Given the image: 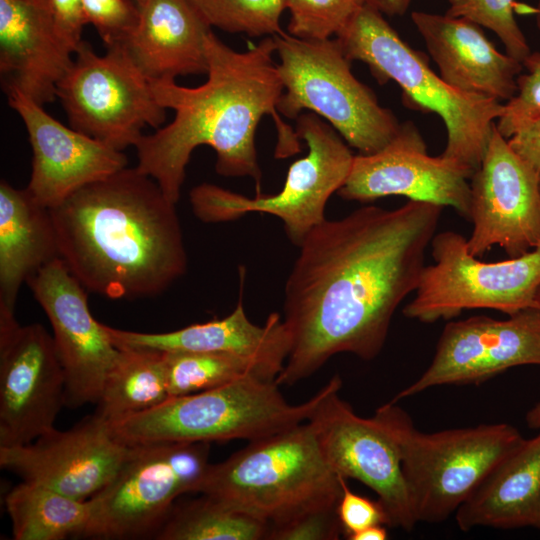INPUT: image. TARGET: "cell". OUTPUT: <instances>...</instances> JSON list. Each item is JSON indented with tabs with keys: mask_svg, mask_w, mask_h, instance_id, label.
<instances>
[{
	"mask_svg": "<svg viewBox=\"0 0 540 540\" xmlns=\"http://www.w3.org/2000/svg\"><path fill=\"white\" fill-rule=\"evenodd\" d=\"M443 208L364 206L308 234L285 283L291 350L279 386L312 376L336 354L372 360L381 352L395 311L419 285Z\"/></svg>",
	"mask_w": 540,
	"mask_h": 540,
	"instance_id": "cell-1",
	"label": "cell"
},
{
	"mask_svg": "<svg viewBox=\"0 0 540 540\" xmlns=\"http://www.w3.org/2000/svg\"><path fill=\"white\" fill-rule=\"evenodd\" d=\"M273 36L248 51L237 52L210 31L206 38L207 81L180 86L175 80L151 81L158 103L175 111L173 121L143 135L136 144L142 173L153 178L165 196L177 203L186 166L195 148L207 145L217 154L222 176L252 178L261 194L262 173L257 160L255 133L261 118L272 115L277 129L275 157L300 152V138L278 115L284 86L273 61Z\"/></svg>",
	"mask_w": 540,
	"mask_h": 540,
	"instance_id": "cell-2",
	"label": "cell"
},
{
	"mask_svg": "<svg viewBox=\"0 0 540 540\" xmlns=\"http://www.w3.org/2000/svg\"><path fill=\"white\" fill-rule=\"evenodd\" d=\"M49 211L59 256L87 292L155 297L187 270L175 203L137 167L92 182Z\"/></svg>",
	"mask_w": 540,
	"mask_h": 540,
	"instance_id": "cell-3",
	"label": "cell"
},
{
	"mask_svg": "<svg viewBox=\"0 0 540 540\" xmlns=\"http://www.w3.org/2000/svg\"><path fill=\"white\" fill-rule=\"evenodd\" d=\"M341 492V476L328 464L307 421L209 464L195 489L270 527L336 508Z\"/></svg>",
	"mask_w": 540,
	"mask_h": 540,
	"instance_id": "cell-4",
	"label": "cell"
},
{
	"mask_svg": "<svg viewBox=\"0 0 540 540\" xmlns=\"http://www.w3.org/2000/svg\"><path fill=\"white\" fill-rule=\"evenodd\" d=\"M336 39L346 56L367 64L380 84L397 83L406 106L441 117L447 132L441 155L473 172L479 168L504 103L448 85L429 67L426 56L367 3Z\"/></svg>",
	"mask_w": 540,
	"mask_h": 540,
	"instance_id": "cell-5",
	"label": "cell"
},
{
	"mask_svg": "<svg viewBox=\"0 0 540 540\" xmlns=\"http://www.w3.org/2000/svg\"><path fill=\"white\" fill-rule=\"evenodd\" d=\"M373 415L397 445L417 522L447 520L525 439L508 423L426 433L392 401L377 408Z\"/></svg>",
	"mask_w": 540,
	"mask_h": 540,
	"instance_id": "cell-6",
	"label": "cell"
},
{
	"mask_svg": "<svg viewBox=\"0 0 540 540\" xmlns=\"http://www.w3.org/2000/svg\"><path fill=\"white\" fill-rule=\"evenodd\" d=\"M325 386L302 404H289L275 380L245 377L160 405L109 425L128 446L244 439L254 441L306 422Z\"/></svg>",
	"mask_w": 540,
	"mask_h": 540,
	"instance_id": "cell-7",
	"label": "cell"
},
{
	"mask_svg": "<svg viewBox=\"0 0 540 540\" xmlns=\"http://www.w3.org/2000/svg\"><path fill=\"white\" fill-rule=\"evenodd\" d=\"M285 93L277 111L297 119L304 109L323 117L360 154L384 149L401 130L373 91L351 71V60L335 39L310 40L282 32L273 36Z\"/></svg>",
	"mask_w": 540,
	"mask_h": 540,
	"instance_id": "cell-8",
	"label": "cell"
},
{
	"mask_svg": "<svg viewBox=\"0 0 540 540\" xmlns=\"http://www.w3.org/2000/svg\"><path fill=\"white\" fill-rule=\"evenodd\" d=\"M296 121V133L306 142L308 153L291 164L277 194L247 197L202 183L190 191L194 215L204 223H220L249 213L270 214L283 222L287 236L299 247L326 219V204L345 183L354 155L315 113L300 114Z\"/></svg>",
	"mask_w": 540,
	"mask_h": 540,
	"instance_id": "cell-9",
	"label": "cell"
},
{
	"mask_svg": "<svg viewBox=\"0 0 540 540\" xmlns=\"http://www.w3.org/2000/svg\"><path fill=\"white\" fill-rule=\"evenodd\" d=\"M114 478L89 499L91 516L82 535L135 539L156 534L177 497L195 493L208 466L210 443H156L130 446Z\"/></svg>",
	"mask_w": 540,
	"mask_h": 540,
	"instance_id": "cell-10",
	"label": "cell"
},
{
	"mask_svg": "<svg viewBox=\"0 0 540 540\" xmlns=\"http://www.w3.org/2000/svg\"><path fill=\"white\" fill-rule=\"evenodd\" d=\"M430 246L434 263L424 267L415 297L403 309L407 318L433 323L469 309H492L509 316L534 308L540 246L497 262L472 255L467 238L454 231L435 234Z\"/></svg>",
	"mask_w": 540,
	"mask_h": 540,
	"instance_id": "cell-11",
	"label": "cell"
},
{
	"mask_svg": "<svg viewBox=\"0 0 540 540\" xmlns=\"http://www.w3.org/2000/svg\"><path fill=\"white\" fill-rule=\"evenodd\" d=\"M57 98L73 129L119 151L136 146L146 126L159 129L166 119L151 81L121 44L99 56L83 41Z\"/></svg>",
	"mask_w": 540,
	"mask_h": 540,
	"instance_id": "cell-12",
	"label": "cell"
},
{
	"mask_svg": "<svg viewBox=\"0 0 540 540\" xmlns=\"http://www.w3.org/2000/svg\"><path fill=\"white\" fill-rule=\"evenodd\" d=\"M340 376L325 385V393L307 422L335 473L355 479L378 497L387 526L411 531L418 523L402 472L397 445L374 415L363 418L339 396Z\"/></svg>",
	"mask_w": 540,
	"mask_h": 540,
	"instance_id": "cell-13",
	"label": "cell"
},
{
	"mask_svg": "<svg viewBox=\"0 0 540 540\" xmlns=\"http://www.w3.org/2000/svg\"><path fill=\"white\" fill-rule=\"evenodd\" d=\"M65 386L52 335L0 311V447L30 443L53 429Z\"/></svg>",
	"mask_w": 540,
	"mask_h": 540,
	"instance_id": "cell-14",
	"label": "cell"
},
{
	"mask_svg": "<svg viewBox=\"0 0 540 540\" xmlns=\"http://www.w3.org/2000/svg\"><path fill=\"white\" fill-rule=\"evenodd\" d=\"M470 187L472 255L479 258L499 246L513 258L540 246V175L514 153L496 125Z\"/></svg>",
	"mask_w": 540,
	"mask_h": 540,
	"instance_id": "cell-15",
	"label": "cell"
},
{
	"mask_svg": "<svg viewBox=\"0 0 540 540\" xmlns=\"http://www.w3.org/2000/svg\"><path fill=\"white\" fill-rule=\"evenodd\" d=\"M540 365V310L498 320L478 315L448 322L421 376L392 400L441 385L481 384L517 366Z\"/></svg>",
	"mask_w": 540,
	"mask_h": 540,
	"instance_id": "cell-16",
	"label": "cell"
},
{
	"mask_svg": "<svg viewBox=\"0 0 540 540\" xmlns=\"http://www.w3.org/2000/svg\"><path fill=\"white\" fill-rule=\"evenodd\" d=\"M48 317L65 373V407L97 403L120 350L88 307L87 291L57 258L27 279Z\"/></svg>",
	"mask_w": 540,
	"mask_h": 540,
	"instance_id": "cell-17",
	"label": "cell"
},
{
	"mask_svg": "<svg viewBox=\"0 0 540 540\" xmlns=\"http://www.w3.org/2000/svg\"><path fill=\"white\" fill-rule=\"evenodd\" d=\"M473 174L443 155H428L422 135L413 123L406 122L384 149L354 156L350 173L337 194L360 202L404 196L451 207L469 220Z\"/></svg>",
	"mask_w": 540,
	"mask_h": 540,
	"instance_id": "cell-18",
	"label": "cell"
},
{
	"mask_svg": "<svg viewBox=\"0 0 540 540\" xmlns=\"http://www.w3.org/2000/svg\"><path fill=\"white\" fill-rule=\"evenodd\" d=\"M130 448L93 413L68 430L54 427L30 443L0 447V466L22 481L87 501L110 483Z\"/></svg>",
	"mask_w": 540,
	"mask_h": 540,
	"instance_id": "cell-19",
	"label": "cell"
},
{
	"mask_svg": "<svg viewBox=\"0 0 540 540\" xmlns=\"http://www.w3.org/2000/svg\"><path fill=\"white\" fill-rule=\"evenodd\" d=\"M7 94L32 147V173L26 189L43 207L51 209L78 189L127 167L123 151L63 125L17 90Z\"/></svg>",
	"mask_w": 540,
	"mask_h": 540,
	"instance_id": "cell-20",
	"label": "cell"
},
{
	"mask_svg": "<svg viewBox=\"0 0 540 540\" xmlns=\"http://www.w3.org/2000/svg\"><path fill=\"white\" fill-rule=\"evenodd\" d=\"M411 19L448 85L502 103L514 96L522 62L498 51L481 26L446 13L415 11Z\"/></svg>",
	"mask_w": 540,
	"mask_h": 540,
	"instance_id": "cell-21",
	"label": "cell"
},
{
	"mask_svg": "<svg viewBox=\"0 0 540 540\" xmlns=\"http://www.w3.org/2000/svg\"><path fill=\"white\" fill-rule=\"evenodd\" d=\"M73 55L56 34L44 0H0V71L6 92L17 90L41 106L53 102Z\"/></svg>",
	"mask_w": 540,
	"mask_h": 540,
	"instance_id": "cell-22",
	"label": "cell"
},
{
	"mask_svg": "<svg viewBox=\"0 0 540 540\" xmlns=\"http://www.w3.org/2000/svg\"><path fill=\"white\" fill-rule=\"evenodd\" d=\"M118 349L225 353L250 359L275 378L282 371L291 350V336L280 313L273 312L264 325L252 323L242 297L226 317L189 325L165 333L121 330L106 325Z\"/></svg>",
	"mask_w": 540,
	"mask_h": 540,
	"instance_id": "cell-23",
	"label": "cell"
},
{
	"mask_svg": "<svg viewBox=\"0 0 540 540\" xmlns=\"http://www.w3.org/2000/svg\"><path fill=\"white\" fill-rule=\"evenodd\" d=\"M138 23L121 45L150 81L208 71L211 31L191 0H140Z\"/></svg>",
	"mask_w": 540,
	"mask_h": 540,
	"instance_id": "cell-24",
	"label": "cell"
},
{
	"mask_svg": "<svg viewBox=\"0 0 540 540\" xmlns=\"http://www.w3.org/2000/svg\"><path fill=\"white\" fill-rule=\"evenodd\" d=\"M461 531L540 529V433L502 459L455 512Z\"/></svg>",
	"mask_w": 540,
	"mask_h": 540,
	"instance_id": "cell-25",
	"label": "cell"
},
{
	"mask_svg": "<svg viewBox=\"0 0 540 540\" xmlns=\"http://www.w3.org/2000/svg\"><path fill=\"white\" fill-rule=\"evenodd\" d=\"M60 258L49 209L27 189L0 183V310L14 312L23 283Z\"/></svg>",
	"mask_w": 540,
	"mask_h": 540,
	"instance_id": "cell-26",
	"label": "cell"
},
{
	"mask_svg": "<svg viewBox=\"0 0 540 540\" xmlns=\"http://www.w3.org/2000/svg\"><path fill=\"white\" fill-rule=\"evenodd\" d=\"M119 350L94 412L108 425L150 410L170 398L162 351Z\"/></svg>",
	"mask_w": 540,
	"mask_h": 540,
	"instance_id": "cell-27",
	"label": "cell"
},
{
	"mask_svg": "<svg viewBox=\"0 0 540 540\" xmlns=\"http://www.w3.org/2000/svg\"><path fill=\"white\" fill-rule=\"evenodd\" d=\"M16 540H62L83 535L91 516L90 501L22 481L5 497Z\"/></svg>",
	"mask_w": 540,
	"mask_h": 540,
	"instance_id": "cell-28",
	"label": "cell"
},
{
	"mask_svg": "<svg viewBox=\"0 0 540 540\" xmlns=\"http://www.w3.org/2000/svg\"><path fill=\"white\" fill-rule=\"evenodd\" d=\"M270 525L248 513L203 495L174 506L156 534L161 540L267 539Z\"/></svg>",
	"mask_w": 540,
	"mask_h": 540,
	"instance_id": "cell-29",
	"label": "cell"
},
{
	"mask_svg": "<svg viewBox=\"0 0 540 540\" xmlns=\"http://www.w3.org/2000/svg\"><path fill=\"white\" fill-rule=\"evenodd\" d=\"M170 397L217 388L245 377L276 378L258 363L233 354L163 352Z\"/></svg>",
	"mask_w": 540,
	"mask_h": 540,
	"instance_id": "cell-30",
	"label": "cell"
},
{
	"mask_svg": "<svg viewBox=\"0 0 540 540\" xmlns=\"http://www.w3.org/2000/svg\"><path fill=\"white\" fill-rule=\"evenodd\" d=\"M210 26L250 37L283 31L280 17L285 0H191Z\"/></svg>",
	"mask_w": 540,
	"mask_h": 540,
	"instance_id": "cell-31",
	"label": "cell"
},
{
	"mask_svg": "<svg viewBox=\"0 0 540 540\" xmlns=\"http://www.w3.org/2000/svg\"><path fill=\"white\" fill-rule=\"evenodd\" d=\"M366 0H285L290 35L310 40L337 36L366 4Z\"/></svg>",
	"mask_w": 540,
	"mask_h": 540,
	"instance_id": "cell-32",
	"label": "cell"
},
{
	"mask_svg": "<svg viewBox=\"0 0 540 540\" xmlns=\"http://www.w3.org/2000/svg\"><path fill=\"white\" fill-rule=\"evenodd\" d=\"M448 3L447 15L464 18L490 29L511 57L522 62L531 53L513 15L514 0H448Z\"/></svg>",
	"mask_w": 540,
	"mask_h": 540,
	"instance_id": "cell-33",
	"label": "cell"
},
{
	"mask_svg": "<svg viewBox=\"0 0 540 540\" xmlns=\"http://www.w3.org/2000/svg\"><path fill=\"white\" fill-rule=\"evenodd\" d=\"M525 73L516 79V93L503 104L496 128L506 139L522 126L540 119V52H531L523 61Z\"/></svg>",
	"mask_w": 540,
	"mask_h": 540,
	"instance_id": "cell-34",
	"label": "cell"
},
{
	"mask_svg": "<svg viewBox=\"0 0 540 540\" xmlns=\"http://www.w3.org/2000/svg\"><path fill=\"white\" fill-rule=\"evenodd\" d=\"M87 23L107 47L123 44L135 29L139 10L132 0H82Z\"/></svg>",
	"mask_w": 540,
	"mask_h": 540,
	"instance_id": "cell-35",
	"label": "cell"
},
{
	"mask_svg": "<svg viewBox=\"0 0 540 540\" xmlns=\"http://www.w3.org/2000/svg\"><path fill=\"white\" fill-rule=\"evenodd\" d=\"M343 535L336 508L305 513L287 523L271 526V540H336Z\"/></svg>",
	"mask_w": 540,
	"mask_h": 540,
	"instance_id": "cell-36",
	"label": "cell"
},
{
	"mask_svg": "<svg viewBox=\"0 0 540 540\" xmlns=\"http://www.w3.org/2000/svg\"><path fill=\"white\" fill-rule=\"evenodd\" d=\"M342 492L337 503L336 513L343 535L349 539L355 533L372 525L387 526L386 513L378 500L373 501L353 492L347 479L341 476Z\"/></svg>",
	"mask_w": 540,
	"mask_h": 540,
	"instance_id": "cell-37",
	"label": "cell"
},
{
	"mask_svg": "<svg viewBox=\"0 0 540 540\" xmlns=\"http://www.w3.org/2000/svg\"><path fill=\"white\" fill-rule=\"evenodd\" d=\"M44 5L56 34L75 54L87 24L82 0H44Z\"/></svg>",
	"mask_w": 540,
	"mask_h": 540,
	"instance_id": "cell-38",
	"label": "cell"
},
{
	"mask_svg": "<svg viewBox=\"0 0 540 540\" xmlns=\"http://www.w3.org/2000/svg\"><path fill=\"white\" fill-rule=\"evenodd\" d=\"M507 141L514 153L540 175V119L522 126Z\"/></svg>",
	"mask_w": 540,
	"mask_h": 540,
	"instance_id": "cell-39",
	"label": "cell"
},
{
	"mask_svg": "<svg viewBox=\"0 0 540 540\" xmlns=\"http://www.w3.org/2000/svg\"><path fill=\"white\" fill-rule=\"evenodd\" d=\"M413 0H366L367 4L376 8L382 14L402 15L404 14Z\"/></svg>",
	"mask_w": 540,
	"mask_h": 540,
	"instance_id": "cell-40",
	"label": "cell"
},
{
	"mask_svg": "<svg viewBox=\"0 0 540 540\" xmlns=\"http://www.w3.org/2000/svg\"><path fill=\"white\" fill-rule=\"evenodd\" d=\"M388 538V533L383 524L369 526L354 535L349 540H385Z\"/></svg>",
	"mask_w": 540,
	"mask_h": 540,
	"instance_id": "cell-41",
	"label": "cell"
},
{
	"mask_svg": "<svg viewBox=\"0 0 540 540\" xmlns=\"http://www.w3.org/2000/svg\"><path fill=\"white\" fill-rule=\"evenodd\" d=\"M525 420L528 427L532 429L540 428V402H538L527 412Z\"/></svg>",
	"mask_w": 540,
	"mask_h": 540,
	"instance_id": "cell-42",
	"label": "cell"
},
{
	"mask_svg": "<svg viewBox=\"0 0 540 540\" xmlns=\"http://www.w3.org/2000/svg\"><path fill=\"white\" fill-rule=\"evenodd\" d=\"M534 308L540 310V284L537 288L536 294H535V304Z\"/></svg>",
	"mask_w": 540,
	"mask_h": 540,
	"instance_id": "cell-43",
	"label": "cell"
},
{
	"mask_svg": "<svg viewBox=\"0 0 540 540\" xmlns=\"http://www.w3.org/2000/svg\"><path fill=\"white\" fill-rule=\"evenodd\" d=\"M536 25L538 29L540 30V0H538V6L536 9Z\"/></svg>",
	"mask_w": 540,
	"mask_h": 540,
	"instance_id": "cell-44",
	"label": "cell"
},
{
	"mask_svg": "<svg viewBox=\"0 0 540 540\" xmlns=\"http://www.w3.org/2000/svg\"><path fill=\"white\" fill-rule=\"evenodd\" d=\"M132 1L136 4V3H137L138 1H140V0H132Z\"/></svg>",
	"mask_w": 540,
	"mask_h": 540,
	"instance_id": "cell-45",
	"label": "cell"
}]
</instances>
